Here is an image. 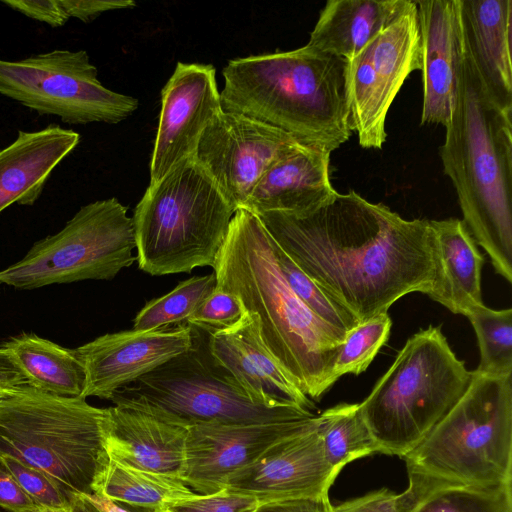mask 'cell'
I'll return each mask as SVG.
<instances>
[{"instance_id": "cell-1", "label": "cell", "mask_w": 512, "mask_h": 512, "mask_svg": "<svg viewBox=\"0 0 512 512\" xmlns=\"http://www.w3.org/2000/svg\"><path fill=\"white\" fill-rule=\"evenodd\" d=\"M294 263L358 323L433 287L429 220H407L354 190L302 213L258 214Z\"/></svg>"}, {"instance_id": "cell-2", "label": "cell", "mask_w": 512, "mask_h": 512, "mask_svg": "<svg viewBox=\"0 0 512 512\" xmlns=\"http://www.w3.org/2000/svg\"><path fill=\"white\" fill-rule=\"evenodd\" d=\"M213 270L216 287L236 295L255 314L265 348L288 377L308 398L319 400L332 387L330 373L346 336L291 290L257 215L236 210Z\"/></svg>"}, {"instance_id": "cell-3", "label": "cell", "mask_w": 512, "mask_h": 512, "mask_svg": "<svg viewBox=\"0 0 512 512\" xmlns=\"http://www.w3.org/2000/svg\"><path fill=\"white\" fill-rule=\"evenodd\" d=\"M512 110L486 92L466 50L459 91L440 147L463 223L512 283Z\"/></svg>"}, {"instance_id": "cell-4", "label": "cell", "mask_w": 512, "mask_h": 512, "mask_svg": "<svg viewBox=\"0 0 512 512\" xmlns=\"http://www.w3.org/2000/svg\"><path fill=\"white\" fill-rule=\"evenodd\" d=\"M347 60L309 45L231 59L223 68V111L238 113L330 152L352 130Z\"/></svg>"}, {"instance_id": "cell-5", "label": "cell", "mask_w": 512, "mask_h": 512, "mask_svg": "<svg viewBox=\"0 0 512 512\" xmlns=\"http://www.w3.org/2000/svg\"><path fill=\"white\" fill-rule=\"evenodd\" d=\"M108 408L81 397H60L29 385L7 390L0 401V455L52 478L72 495L93 494L109 456Z\"/></svg>"}, {"instance_id": "cell-6", "label": "cell", "mask_w": 512, "mask_h": 512, "mask_svg": "<svg viewBox=\"0 0 512 512\" xmlns=\"http://www.w3.org/2000/svg\"><path fill=\"white\" fill-rule=\"evenodd\" d=\"M234 209L190 157L150 183L132 217L138 267L152 275L213 268Z\"/></svg>"}, {"instance_id": "cell-7", "label": "cell", "mask_w": 512, "mask_h": 512, "mask_svg": "<svg viewBox=\"0 0 512 512\" xmlns=\"http://www.w3.org/2000/svg\"><path fill=\"white\" fill-rule=\"evenodd\" d=\"M471 378L440 326L412 335L359 403L379 453L409 454L460 399Z\"/></svg>"}, {"instance_id": "cell-8", "label": "cell", "mask_w": 512, "mask_h": 512, "mask_svg": "<svg viewBox=\"0 0 512 512\" xmlns=\"http://www.w3.org/2000/svg\"><path fill=\"white\" fill-rule=\"evenodd\" d=\"M403 459L407 471L451 483L512 485V375L472 371L464 394Z\"/></svg>"}, {"instance_id": "cell-9", "label": "cell", "mask_w": 512, "mask_h": 512, "mask_svg": "<svg viewBox=\"0 0 512 512\" xmlns=\"http://www.w3.org/2000/svg\"><path fill=\"white\" fill-rule=\"evenodd\" d=\"M191 327L192 344L187 351L122 387L110 401L186 428L285 421L314 414L295 406L256 404L212 355L210 331Z\"/></svg>"}, {"instance_id": "cell-10", "label": "cell", "mask_w": 512, "mask_h": 512, "mask_svg": "<svg viewBox=\"0 0 512 512\" xmlns=\"http://www.w3.org/2000/svg\"><path fill=\"white\" fill-rule=\"evenodd\" d=\"M132 217L118 199L82 206L56 234L34 243L18 262L0 271V283L18 289L87 279L110 280L136 261Z\"/></svg>"}, {"instance_id": "cell-11", "label": "cell", "mask_w": 512, "mask_h": 512, "mask_svg": "<svg viewBox=\"0 0 512 512\" xmlns=\"http://www.w3.org/2000/svg\"><path fill=\"white\" fill-rule=\"evenodd\" d=\"M0 94L68 124L118 123L139 101L110 90L84 50L55 49L18 61L0 59Z\"/></svg>"}, {"instance_id": "cell-12", "label": "cell", "mask_w": 512, "mask_h": 512, "mask_svg": "<svg viewBox=\"0 0 512 512\" xmlns=\"http://www.w3.org/2000/svg\"><path fill=\"white\" fill-rule=\"evenodd\" d=\"M352 130L365 149H381L391 104L407 77L421 69L416 4L347 60Z\"/></svg>"}, {"instance_id": "cell-13", "label": "cell", "mask_w": 512, "mask_h": 512, "mask_svg": "<svg viewBox=\"0 0 512 512\" xmlns=\"http://www.w3.org/2000/svg\"><path fill=\"white\" fill-rule=\"evenodd\" d=\"M303 146L286 132L222 110L205 128L193 158L236 212L272 164Z\"/></svg>"}, {"instance_id": "cell-14", "label": "cell", "mask_w": 512, "mask_h": 512, "mask_svg": "<svg viewBox=\"0 0 512 512\" xmlns=\"http://www.w3.org/2000/svg\"><path fill=\"white\" fill-rule=\"evenodd\" d=\"M317 424L272 445L254 462L232 474L223 490L253 498L259 504L328 498L341 471L326 460Z\"/></svg>"}, {"instance_id": "cell-15", "label": "cell", "mask_w": 512, "mask_h": 512, "mask_svg": "<svg viewBox=\"0 0 512 512\" xmlns=\"http://www.w3.org/2000/svg\"><path fill=\"white\" fill-rule=\"evenodd\" d=\"M316 424L317 415L313 414L285 421L188 427L183 480L197 494L218 493L232 474L272 445Z\"/></svg>"}, {"instance_id": "cell-16", "label": "cell", "mask_w": 512, "mask_h": 512, "mask_svg": "<svg viewBox=\"0 0 512 512\" xmlns=\"http://www.w3.org/2000/svg\"><path fill=\"white\" fill-rule=\"evenodd\" d=\"M222 111L216 69L178 62L161 91L159 124L150 162V183L193 157L207 125Z\"/></svg>"}, {"instance_id": "cell-17", "label": "cell", "mask_w": 512, "mask_h": 512, "mask_svg": "<svg viewBox=\"0 0 512 512\" xmlns=\"http://www.w3.org/2000/svg\"><path fill=\"white\" fill-rule=\"evenodd\" d=\"M191 344L192 327L186 323L108 333L75 348L86 370L85 398L111 400L119 389L184 353Z\"/></svg>"}, {"instance_id": "cell-18", "label": "cell", "mask_w": 512, "mask_h": 512, "mask_svg": "<svg viewBox=\"0 0 512 512\" xmlns=\"http://www.w3.org/2000/svg\"><path fill=\"white\" fill-rule=\"evenodd\" d=\"M414 2L421 50V124L446 127L456 105L465 56L460 0Z\"/></svg>"}, {"instance_id": "cell-19", "label": "cell", "mask_w": 512, "mask_h": 512, "mask_svg": "<svg viewBox=\"0 0 512 512\" xmlns=\"http://www.w3.org/2000/svg\"><path fill=\"white\" fill-rule=\"evenodd\" d=\"M209 348L256 404L315 408L265 348L255 314L247 312L237 325L210 332Z\"/></svg>"}, {"instance_id": "cell-20", "label": "cell", "mask_w": 512, "mask_h": 512, "mask_svg": "<svg viewBox=\"0 0 512 512\" xmlns=\"http://www.w3.org/2000/svg\"><path fill=\"white\" fill-rule=\"evenodd\" d=\"M187 428L139 410L108 407L105 448L109 459L183 479Z\"/></svg>"}, {"instance_id": "cell-21", "label": "cell", "mask_w": 512, "mask_h": 512, "mask_svg": "<svg viewBox=\"0 0 512 512\" xmlns=\"http://www.w3.org/2000/svg\"><path fill=\"white\" fill-rule=\"evenodd\" d=\"M330 154L305 145L272 164L258 180L240 209L302 213L329 200L337 191L330 181Z\"/></svg>"}, {"instance_id": "cell-22", "label": "cell", "mask_w": 512, "mask_h": 512, "mask_svg": "<svg viewBox=\"0 0 512 512\" xmlns=\"http://www.w3.org/2000/svg\"><path fill=\"white\" fill-rule=\"evenodd\" d=\"M466 50L490 97L512 110V0H460Z\"/></svg>"}, {"instance_id": "cell-23", "label": "cell", "mask_w": 512, "mask_h": 512, "mask_svg": "<svg viewBox=\"0 0 512 512\" xmlns=\"http://www.w3.org/2000/svg\"><path fill=\"white\" fill-rule=\"evenodd\" d=\"M79 142V133L59 125L18 131L0 150V213L14 203L33 205L52 171Z\"/></svg>"}, {"instance_id": "cell-24", "label": "cell", "mask_w": 512, "mask_h": 512, "mask_svg": "<svg viewBox=\"0 0 512 512\" xmlns=\"http://www.w3.org/2000/svg\"><path fill=\"white\" fill-rule=\"evenodd\" d=\"M429 222L436 274L428 296L452 313L467 316L483 305L481 272L485 258L462 220Z\"/></svg>"}, {"instance_id": "cell-25", "label": "cell", "mask_w": 512, "mask_h": 512, "mask_svg": "<svg viewBox=\"0 0 512 512\" xmlns=\"http://www.w3.org/2000/svg\"><path fill=\"white\" fill-rule=\"evenodd\" d=\"M413 7L411 0H329L307 45L349 60Z\"/></svg>"}, {"instance_id": "cell-26", "label": "cell", "mask_w": 512, "mask_h": 512, "mask_svg": "<svg viewBox=\"0 0 512 512\" xmlns=\"http://www.w3.org/2000/svg\"><path fill=\"white\" fill-rule=\"evenodd\" d=\"M2 346L9 350L32 388L60 397L85 398L86 370L75 349L33 333H22Z\"/></svg>"}, {"instance_id": "cell-27", "label": "cell", "mask_w": 512, "mask_h": 512, "mask_svg": "<svg viewBox=\"0 0 512 512\" xmlns=\"http://www.w3.org/2000/svg\"><path fill=\"white\" fill-rule=\"evenodd\" d=\"M94 493L147 512H167L201 496L180 477L133 468L111 459Z\"/></svg>"}, {"instance_id": "cell-28", "label": "cell", "mask_w": 512, "mask_h": 512, "mask_svg": "<svg viewBox=\"0 0 512 512\" xmlns=\"http://www.w3.org/2000/svg\"><path fill=\"white\" fill-rule=\"evenodd\" d=\"M317 430L326 460L340 471L351 461L379 453L359 403H341L318 414Z\"/></svg>"}, {"instance_id": "cell-29", "label": "cell", "mask_w": 512, "mask_h": 512, "mask_svg": "<svg viewBox=\"0 0 512 512\" xmlns=\"http://www.w3.org/2000/svg\"><path fill=\"white\" fill-rule=\"evenodd\" d=\"M216 285L215 273L181 281L169 293L147 302L135 316L133 329L149 331L186 322Z\"/></svg>"}, {"instance_id": "cell-30", "label": "cell", "mask_w": 512, "mask_h": 512, "mask_svg": "<svg viewBox=\"0 0 512 512\" xmlns=\"http://www.w3.org/2000/svg\"><path fill=\"white\" fill-rule=\"evenodd\" d=\"M466 317L479 347L480 361L475 371L491 377L512 375V309L494 310L483 304Z\"/></svg>"}, {"instance_id": "cell-31", "label": "cell", "mask_w": 512, "mask_h": 512, "mask_svg": "<svg viewBox=\"0 0 512 512\" xmlns=\"http://www.w3.org/2000/svg\"><path fill=\"white\" fill-rule=\"evenodd\" d=\"M412 512H512V485L483 488L440 479Z\"/></svg>"}, {"instance_id": "cell-32", "label": "cell", "mask_w": 512, "mask_h": 512, "mask_svg": "<svg viewBox=\"0 0 512 512\" xmlns=\"http://www.w3.org/2000/svg\"><path fill=\"white\" fill-rule=\"evenodd\" d=\"M391 326L389 315L382 313L352 328L337 353L330 373V385L333 386L343 375L364 372L387 342Z\"/></svg>"}, {"instance_id": "cell-33", "label": "cell", "mask_w": 512, "mask_h": 512, "mask_svg": "<svg viewBox=\"0 0 512 512\" xmlns=\"http://www.w3.org/2000/svg\"><path fill=\"white\" fill-rule=\"evenodd\" d=\"M272 248L278 267L294 294L319 319L346 336L358 322L328 297L273 239Z\"/></svg>"}, {"instance_id": "cell-34", "label": "cell", "mask_w": 512, "mask_h": 512, "mask_svg": "<svg viewBox=\"0 0 512 512\" xmlns=\"http://www.w3.org/2000/svg\"><path fill=\"white\" fill-rule=\"evenodd\" d=\"M409 485L397 494L387 488L369 492L331 506V512H412L417 503L440 479L408 471Z\"/></svg>"}, {"instance_id": "cell-35", "label": "cell", "mask_w": 512, "mask_h": 512, "mask_svg": "<svg viewBox=\"0 0 512 512\" xmlns=\"http://www.w3.org/2000/svg\"><path fill=\"white\" fill-rule=\"evenodd\" d=\"M0 464L40 506L70 508L77 496L66 492L44 472L15 458L0 455Z\"/></svg>"}, {"instance_id": "cell-36", "label": "cell", "mask_w": 512, "mask_h": 512, "mask_svg": "<svg viewBox=\"0 0 512 512\" xmlns=\"http://www.w3.org/2000/svg\"><path fill=\"white\" fill-rule=\"evenodd\" d=\"M246 313L236 295L216 287L186 323L214 332L237 325Z\"/></svg>"}, {"instance_id": "cell-37", "label": "cell", "mask_w": 512, "mask_h": 512, "mask_svg": "<svg viewBox=\"0 0 512 512\" xmlns=\"http://www.w3.org/2000/svg\"><path fill=\"white\" fill-rule=\"evenodd\" d=\"M259 503L250 497L231 494L222 490L211 495H201L171 507L167 512H250Z\"/></svg>"}, {"instance_id": "cell-38", "label": "cell", "mask_w": 512, "mask_h": 512, "mask_svg": "<svg viewBox=\"0 0 512 512\" xmlns=\"http://www.w3.org/2000/svg\"><path fill=\"white\" fill-rule=\"evenodd\" d=\"M1 3L51 27L63 26L70 18L61 0H1Z\"/></svg>"}, {"instance_id": "cell-39", "label": "cell", "mask_w": 512, "mask_h": 512, "mask_svg": "<svg viewBox=\"0 0 512 512\" xmlns=\"http://www.w3.org/2000/svg\"><path fill=\"white\" fill-rule=\"evenodd\" d=\"M0 507L9 512H35L40 506L0 464Z\"/></svg>"}, {"instance_id": "cell-40", "label": "cell", "mask_w": 512, "mask_h": 512, "mask_svg": "<svg viewBox=\"0 0 512 512\" xmlns=\"http://www.w3.org/2000/svg\"><path fill=\"white\" fill-rule=\"evenodd\" d=\"M69 17L89 22L104 12L131 9L136 6L134 0H61Z\"/></svg>"}, {"instance_id": "cell-41", "label": "cell", "mask_w": 512, "mask_h": 512, "mask_svg": "<svg viewBox=\"0 0 512 512\" xmlns=\"http://www.w3.org/2000/svg\"><path fill=\"white\" fill-rule=\"evenodd\" d=\"M331 502L328 498L313 500H289L258 504L250 512H331Z\"/></svg>"}, {"instance_id": "cell-42", "label": "cell", "mask_w": 512, "mask_h": 512, "mask_svg": "<svg viewBox=\"0 0 512 512\" xmlns=\"http://www.w3.org/2000/svg\"><path fill=\"white\" fill-rule=\"evenodd\" d=\"M28 385L23 373L13 360L9 350L0 347V390L7 391Z\"/></svg>"}, {"instance_id": "cell-43", "label": "cell", "mask_w": 512, "mask_h": 512, "mask_svg": "<svg viewBox=\"0 0 512 512\" xmlns=\"http://www.w3.org/2000/svg\"><path fill=\"white\" fill-rule=\"evenodd\" d=\"M100 512H129L106 497L99 494L84 495Z\"/></svg>"}, {"instance_id": "cell-44", "label": "cell", "mask_w": 512, "mask_h": 512, "mask_svg": "<svg viewBox=\"0 0 512 512\" xmlns=\"http://www.w3.org/2000/svg\"><path fill=\"white\" fill-rule=\"evenodd\" d=\"M70 512H100L84 495H77L70 506Z\"/></svg>"}, {"instance_id": "cell-45", "label": "cell", "mask_w": 512, "mask_h": 512, "mask_svg": "<svg viewBox=\"0 0 512 512\" xmlns=\"http://www.w3.org/2000/svg\"><path fill=\"white\" fill-rule=\"evenodd\" d=\"M35 512H70V508L41 507Z\"/></svg>"}, {"instance_id": "cell-46", "label": "cell", "mask_w": 512, "mask_h": 512, "mask_svg": "<svg viewBox=\"0 0 512 512\" xmlns=\"http://www.w3.org/2000/svg\"><path fill=\"white\" fill-rule=\"evenodd\" d=\"M5 392H6V391L0 390V401H1V399L3 398V396H4Z\"/></svg>"}]
</instances>
